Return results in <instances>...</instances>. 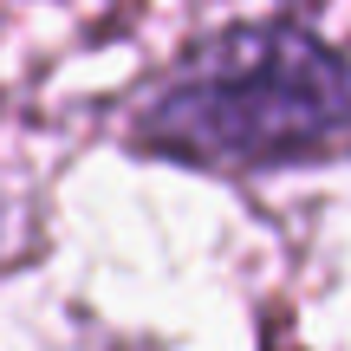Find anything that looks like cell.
Segmentation results:
<instances>
[{"mask_svg":"<svg viewBox=\"0 0 351 351\" xmlns=\"http://www.w3.org/2000/svg\"><path fill=\"white\" fill-rule=\"evenodd\" d=\"M124 150L215 182L339 163L351 156V52L287 13L221 20L137 98Z\"/></svg>","mask_w":351,"mask_h":351,"instance_id":"6da1fadb","label":"cell"}]
</instances>
